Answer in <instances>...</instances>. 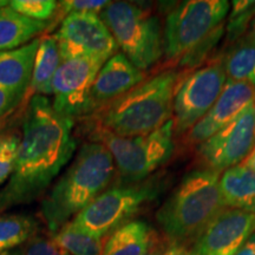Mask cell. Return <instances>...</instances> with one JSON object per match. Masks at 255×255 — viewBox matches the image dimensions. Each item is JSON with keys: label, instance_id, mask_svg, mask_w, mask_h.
<instances>
[{"label": "cell", "instance_id": "15", "mask_svg": "<svg viewBox=\"0 0 255 255\" xmlns=\"http://www.w3.org/2000/svg\"><path fill=\"white\" fill-rule=\"evenodd\" d=\"M144 79V71L137 69L123 53H116L105 62L95 79L88 116L126 95Z\"/></svg>", "mask_w": 255, "mask_h": 255}, {"label": "cell", "instance_id": "35", "mask_svg": "<svg viewBox=\"0 0 255 255\" xmlns=\"http://www.w3.org/2000/svg\"><path fill=\"white\" fill-rule=\"evenodd\" d=\"M150 255H158V252H157V251H156V252H154V253H151Z\"/></svg>", "mask_w": 255, "mask_h": 255}, {"label": "cell", "instance_id": "10", "mask_svg": "<svg viewBox=\"0 0 255 255\" xmlns=\"http://www.w3.org/2000/svg\"><path fill=\"white\" fill-rule=\"evenodd\" d=\"M55 37L62 62L87 57L105 63L119 51L109 28L97 14L68 15Z\"/></svg>", "mask_w": 255, "mask_h": 255}, {"label": "cell", "instance_id": "11", "mask_svg": "<svg viewBox=\"0 0 255 255\" xmlns=\"http://www.w3.org/2000/svg\"><path fill=\"white\" fill-rule=\"evenodd\" d=\"M254 148L255 103L199 145L197 155L205 169L223 173L241 163Z\"/></svg>", "mask_w": 255, "mask_h": 255}, {"label": "cell", "instance_id": "29", "mask_svg": "<svg viewBox=\"0 0 255 255\" xmlns=\"http://www.w3.org/2000/svg\"><path fill=\"white\" fill-rule=\"evenodd\" d=\"M23 100H25L23 96L0 88V122L6 119V116L11 114Z\"/></svg>", "mask_w": 255, "mask_h": 255}, {"label": "cell", "instance_id": "4", "mask_svg": "<svg viewBox=\"0 0 255 255\" xmlns=\"http://www.w3.org/2000/svg\"><path fill=\"white\" fill-rule=\"evenodd\" d=\"M221 174L205 168L191 171L158 209L156 220L169 244H193L226 208L220 190Z\"/></svg>", "mask_w": 255, "mask_h": 255}, {"label": "cell", "instance_id": "14", "mask_svg": "<svg viewBox=\"0 0 255 255\" xmlns=\"http://www.w3.org/2000/svg\"><path fill=\"white\" fill-rule=\"evenodd\" d=\"M254 103L255 87L246 82L227 81L212 109L184 133V142L188 145H201Z\"/></svg>", "mask_w": 255, "mask_h": 255}, {"label": "cell", "instance_id": "16", "mask_svg": "<svg viewBox=\"0 0 255 255\" xmlns=\"http://www.w3.org/2000/svg\"><path fill=\"white\" fill-rule=\"evenodd\" d=\"M39 39L14 50L0 51V88L26 97Z\"/></svg>", "mask_w": 255, "mask_h": 255}, {"label": "cell", "instance_id": "22", "mask_svg": "<svg viewBox=\"0 0 255 255\" xmlns=\"http://www.w3.org/2000/svg\"><path fill=\"white\" fill-rule=\"evenodd\" d=\"M53 241L70 255H102L104 238L92 235L72 222L64 225L52 234Z\"/></svg>", "mask_w": 255, "mask_h": 255}, {"label": "cell", "instance_id": "28", "mask_svg": "<svg viewBox=\"0 0 255 255\" xmlns=\"http://www.w3.org/2000/svg\"><path fill=\"white\" fill-rule=\"evenodd\" d=\"M25 255H70L51 238H33Z\"/></svg>", "mask_w": 255, "mask_h": 255}, {"label": "cell", "instance_id": "34", "mask_svg": "<svg viewBox=\"0 0 255 255\" xmlns=\"http://www.w3.org/2000/svg\"><path fill=\"white\" fill-rule=\"evenodd\" d=\"M247 34H250L251 37L255 38V17H254V19H253V21H252L251 27H250V32H248Z\"/></svg>", "mask_w": 255, "mask_h": 255}, {"label": "cell", "instance_id": "13", "mask_svg": "<svg viewBox=\"0 0 255 255\" xmlns=\"http://www.w3.org/2000/svg\"><path fill=\"white\" fill-rule=\"evenodd\" d=\"M255 234V213L221 210L191 244L193 255H234Z\"/></svg>", "mask_w": 255, "mask_h": 255}, {"label": "cell", "instance_id": "1", "mask_svg": "<svg viewBox=\"0 0 255 255\" xmlns=\"http://www.w3.org/2000/svg\"><path fill=\"white\" fill-rule=\"evenodd\" d=\"M72 120L59 115L45 96H32L23 122L13 173L0 189V213L27 205L45 193L69 163L77 142Z\"/></svg>", "mask_w": 255, "mask_h": 255}, {"label": "cell", "instance_id": "17", "mask_svg": "<svg viewBox=\"0 0 255 255\" xmlns=\"http://www.w3.org/2000/svg\"><path fill=\"white\" fill-rule=\"evenodd\" d=\"M157 235L148 223L133 220L116 229L105 241L102 255H150Z\"/></svg>", "mask_w": 255, "mask_h": 255}, {"label": "cell", "instance_id": "33", "mask_svg": "<svg viewBox=\"0 0 255 255\" xmlns=\"http://www.w3.org/2000/svg\"><path fill=\"white\" fill-rule=\"evenodd\" d=\"M0 255H25V252L21 248H14V250L2 252Z\"/></svg>", "mask_w": 255, "mask_h": 255}, {"label": "cell", "instance_id": "31", "mask_svg": "<svg viewBox=\"0 0 255 255\" xmlns=\"http://www.w3.org/2000/svg\"><path fill=\"white\" fill-rule=\"evenodd\" d=\"M234 255H255V234Z\"/></svg>", "mask_w": 255, "mask_h": 255}, {"label": "cell", "instance_id": "25", "mask_svg": "<svg viewBox=\"0 0 255 255\" xmlns=\"http://www.w3.org/2000/svg\"><path fill=\"white\" fill-rule=\"evenodd\" d=\"M9 7L27 18L45 21L53 17L58 2L55 0H13L9 1Z\"/></svg>", "mask_w": 255, "mask_h": 255}, {"label": "cell", "instance_id": "32", "mask_svg": "<svg viewBox=\"0 0 255 255\" xmlns=\"http://www.w3.org/2000/svg\"><path fill=\"white\" fill-rule=\"evenodd\" d=\"M240 164L244 165V167H246V168H250V169H252V170L255 171V148L251 151V154L248 155L247 157L245 158Z\"/></svg>", "mask_w": 255, "mask_h": 255}, {"label": "cell", "instance_id": "27", "mask_svg": "<svg viewBox=\"0 0 255 255\" xmlns=\"http://www.w3.org/2000/svg\"><path fill=\"white\" fill-rule=\"evenodd\" d=\"M110 1L105 0H64L58 2L59 14L68 15L79 13H91L100 15Z\"/></svg>", "mask_w": 255, "mask_h": 255}, {"label": "cell", "instance_id": "5", "mask_svg": "<svg viewBox=\"0 0 255 255\" xmlns=\"http://www.w3.org/2000/svg\"><path fill=\"white\" fill-rule=\"evenodd\" d=\"M101 18L123 55L141 71L145 72L163 56L161 23L141 6L129 1H110Z\"/></svg>", "mask_w": 255, "mask_h": 255}, {"label": "cell", "instance_id": "2", "mask_svg": "<svg viewBox=\"0 0 255 255\" xmlns=\"http://www.w3.org/2000/svg\"><path fill=\"white\" fill-rule=\"evenodd\" d=\"M184 72L168 69L90 115L91 129L121 137L148 135L173 119V104Z\"/></svg>", "mask_w": 255, "mask_h": 255}, {"label": "cell", "instance_id": "26", "mask_svg": "<svg viewBox=\"0 0 255 255\" xmlns=\"http://www.w3.org/2000/svg\"><path fill=\"white\" fill-rule=\"evenodd\" d=\"M19 139L17 135H4L0 141V184L13 173Z\"/></svg>", "mask_w": 255, "mask_h": 255}, {"label": "cell", "instance_id": "20", "mask_svg": "<svg viewBox=\"0 0 255 255\" xmlns=\"http://www.w3.org/2000/svg\"><path fill=\"white\" fill-rule=\"evenodd\" d=\"M60 64L62 58L55 34L41 37L34 59L30 88L27 90L31 97L36 95L45 97L46 95H52V79Z\"/></svg>", "mask_w": 255, "mask_h": 255}, {"label": "cell", "instance_id": "30", "mask_svg": "<svg viewBox=\"0 0 255 255\" xmlns=\"http://www.w3.org/2000/svg\"><path fill=\"white\" fill-rule=\"evenodd\" d=\"M158 255H193L191 251L184 245L178 244H169L167 248Z\"/></svg>", "mask_w": 255, "mask_h": 255}, {"label": "cell", "instance_id": "18", "mask_svg": "<svg viewBox=\"0 0 255 255\" xmlns=\"http://www.w3.org/2000/svg\"><path fill=\"white\" fill-rule=\"evenodd\" d=\"M220 190L227 208L255 213V171L244 165L225 170L220 176Z\"/></svg>", "mask_w": 255, "mask_h": 255}, {"label": "cell", "instance_id": "8", "mask_svg": "<svg viewBox=\"0 0 255 255\" xmlns=\"http://www.w3.org/2000/svg\"><path fill=\"white\" fill-rule=\"evenodd\" d=\"M231 5L227 0H188L167 15L163 30L168 62H180L223 24Z\"/></svg>", "mask_w": 255, "mask_h": 255}, {"label": "cell", "instance_id": "3", "mask_svg": "<svg viewBox=\"0 0 255 255\" xmlns=\"http://www.w3.org/2000/svg\"><path fill=\"white\" fill-rule=\"evenodd\" d=\"M111 152L100 142H87L65 173L41 201V216L55 234L101 194L116 176Z\"/></svg>", "mask_w": 255, "mask_h": 255}, {"label": "cell", "instance_id": "23", "mask_svg": "<svg viewBox=\"0 0 255 255\" xmlns=\"http://www.w3.org/2000/svg\"><path fill=\"white\" fill-rule=\"evenodd\" d=\"M38 223L32 216L0 215V253L17 248L36 235Z\"/></svg>", "mask_w": 255, "mask_h": 255}, {"label": "cell", "instance_id": "37", "mask_svg": "<svg viewBox=\"0 0 255 255\" xmlns=\"http://www.w3.org/2000/svg\"><path fill=\"white\" fill-rule=\"evenodd\" d=\"M2 136H4V135H0V141H1V138H2Z\"/></svg>", "mask_w": 255, "mask_h": 255}, {"label": "cell", "instance_id": "6", "mask_svg": "<svg viewBox=\"0 0 255 255\" xmlns=\"http://www.w3.org/2000/svg\"><path fill=\"white\" fill-rule=\"evenodd\" d=\"M92 141L100 142L113 155L116 170L126 184L138 183L170 158L174 151V121L148 135L121 137L102 129H92Z\"/></svg>", "mask_w": 255, "mask_h": 255}, {"label": "cell", "instance_id": "19", "mask_svg": "<svg viewBox=\"0 0 255 255\" xmlns=\"http://www.w3.org/2000/svg\"><path fill=\"white\" fill-rule=\"evenodd\" d=\"M47 27L46 21L34 20L8 6L0 8V51L14 50L34 40Z\"/></svg>", "mask_w": 255, "mask_h": 255}, {"label": "cell", "instance_id": "24", "mask_svg": "<svg viewBox=\"0 0 255 255\" xmlns=\"http://www.w3.org/2000/svg\"><path fill=\"white\" fill-rule=\"evenodd\" d=\"M232 11L226 23V34L228 43L234 44L244 37L247 28L251 27L255 17V1L253 0H234Z\"/></svg>", "mask_w": 255, "mask_h": 255}, {"label": "cell", "instance_id": "12", "mask_svg": "<svg viewBox=\"0 0 255 255\" xmlns=\"http://www.w3.org/2000/svg\"><path fill=\"white\" fill-rule=\"evenodd\" d=\"M104 64L87 57L62 62L52 79L53 109L72 121L87 117L90 109L91 89Z\"/></svg>", "mask_w": 255, "mask_h": 255}, {"label": "cell", "instance_id": "9", "mask_svg": "<svg viewBox=\"0 0 255 255\" xmlns=\"http://www.w3.org/2000/svg\"><path fill=\"white\" fill-rule=\"evenodd\" d=\"M227 83L223 59L207 63L182 77L173 104L175 136L189 131L218 101Z\"/></svg>", "mask_w": 255, "mask_h": 255}, {"label": "cell", "instance_id": "36", "mask_svg": "<svg viewBox=\"0 0 255 255\" xmlns=\"http://www.w3.org/2000/svg\"><path fill=\"white\" fill-rule=\"evenodd\" d=\"M2 127H4V124H2L1 122H0V130H1V128H2Z\"/></svg>", "mask_w": 255, "mask_h": 255}, {"label": "cell", "instance_id": "7", "mask_svg": "<svg viewBox=\"0 0 255 255\" xmlns=\"http://www.w3.org/2000/svg\"><path fill=\"white\" fill-rule=\"evenodd\" d=\"M161 183L155 180L109 188L76 215L72 223L98 238L131 221L143 207L158 195Z\"/></svg>", "mask_w": 255, "mask_h": 255}, {"label": "cell", "instance_id": "21", "mask_svg": "<svg viewBox=\"0 0 255 255\" xmlns=\"http://www.w3.org/2000/svg\"><path fill=\"white\" fill-rule=\"evenodd\" d=\"M222 59L228 81L246 82L255 87V38L250 34L240 38Z\"/></svg>", "mask_w": 255, "mask_h": 255}]
</instances>
